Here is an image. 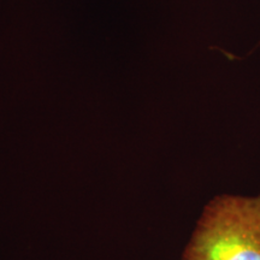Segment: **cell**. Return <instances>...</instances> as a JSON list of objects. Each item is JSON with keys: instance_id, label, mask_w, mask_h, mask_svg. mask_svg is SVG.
<instances>
[{"instance_id": "cell-1", "label": "cell", "mask_w": 260, "mask_h": 260, "mask_svg": "<svg viewBox=\"0 0 260 260\" xmlns=\"http://www.w3.org/2000/svg\"><path fill=\"white\" fill-rule=\"evenodd\" d=\"M183 260H260V195H220L211 201Z\"/></svg>"}]
</instances>
